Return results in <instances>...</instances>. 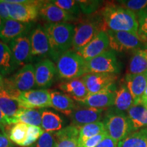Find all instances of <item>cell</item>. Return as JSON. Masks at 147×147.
<instances>
[{
	"instance_id": "obj_1",
	"label": "cell",
	"mask_w": 147,
	"mask_h": 147,
	"mask_svg": "<svg viewBox=\"0 0 147 147\" xmlns=\"http://www.w3.org/2000/svg\"><path fill=\"white\" fill-rule=\"evenodd\" d=\"M101 16L105 31L127 32L138 34L136 14L121 5H106L102 9Z\"/></svg>"
},
{
	"instance_id": "obj_2",
	"label": "cell",
	"mask_w": 147,
	"mask_h": 147,
	"mask_svg": "<svg viewBox=\"0 0 147 147\" xmlns=\"http://www.w3.org/2000/svg\"><path fill=\"white\" fill-rule=\"evenodd\" d=\"M51 47V57L57 61L72 46L75 26L70 23H46L44 25Z\"/></svg>"
},
{
	"instance_id": "obj_3",
	"label": "cell",
	"mask_w": 147,
	"mask_h": 147,
	"mask_svg": "<svg viewBox=\"0 0 147 147\" xmlns=\"http://www.w3.org/2000/svg\"><path fill=\"white\" fill-rule=\"evenodd\" d=\"M58 76L64 80H72L82 77L88 72L87 62L73 50L61 55L57 61Z\"/></svg>"
},
{
	"instance_id": "obj_4",
	"label": "cell",
	"mask_w": 147,
	"mask_h": 147,
	"mask_svg": "<svg viewBox=\"0 0 147 147\" xmlns=\"http://www.w3.org/2000/svg\"><path fill=\"white\" fill-rule=\"evenodd\" d=\"M102 30L105 31L102 16H93L79 22L75 26L71 50L78 52Z\"/></svg>"
},
{
	"instance_id": "obj_5",
	"label": "cell",
	"mask_w": 147,
	"mask_h": 147,
	"mask_svg": "<svg viewBox=\"0 0 147 147\" xmlns=\"http://www.w3.org/2000/svg\"><path fill=\"white\" fill-rule=\"evenodd\" d=\"M103 123L107 135L117 142L134 131L127 113L116 112L111 108L106 113Z\"/></svg>"
},
{
	"instance_id": "obj_6",
	"label": "cell",
	"mask_w": 147,
	"mask_h": 147,
	"mask_svg": "<svg viewBox=\"0 0 147 147\" xmlns=\"http://www.w3.org/2000/svg\"><path fill=\"white\" fill-rule=\"evenodd\" d=\"M36 86L34 67L30 63L23 66L13 75L4 79V89L9 93L28 91Z\"/></svg>"
},
{
	"instance_id": "obj_7",
	"label": "cell",
	"mask_w": 147,
	"mask_h": 147,
	"mask_svg": "<svg viewBox=\"0 0 147 147\" xmlns=\"http://www.w3.org/2000/svg\"><path fill=\"white\" fill-rule=\"evenodd\" d=\"M10 96L17 101L21 107L23 108L37 109L52 107L51 93L46 89L16 92Z\"/></svg>"
},
{
	"instance_id": "obj_8",
	"label": "cell",
	"mask_w": 147,
	"mask_h": 147,
	"mask_svg": "<svg viewBox=\"0 0 147 147\" xmlns=\"http://www.w3.org/2000/svg\"><path fill=\"white\" fill-rule=\"evenodd\" d=\"M109 38L110 49L117 52L136 51L143 46V40L138 34L127 32L106 30Z\"/></svg>"
},
{
	"instance_id": "obj_9",
	"label": "cell",
	"mask_w": 147,
	"mask_h": 147,
	"mask_svg": "<svg viewBox=\"0 0 147 147\" xmlns=\"http://www.w3.org/2000/svg\"><path fill=\"white\" fill-rule=\"evenodd\" d=\"M9 16L11 19L22 22L32 23L39 15V9L44 1H30L26 0L21 3H9L6 0Z\"/></svg>"
},
{
	"instance_id": "obj_10",
	"label": "cell",
	"mask_w": 147,
	"mask_h": 147,
	"mask_svg": "<svg viewBox=\"0 0 147 147\" xmlns=\"http://www.w3.org/2000/svg\"><path fill=\"white\" fill-rule=\"evenodd\" d=\"M88 72L117 74L120 71V66L115 51L111 49L98 56L86 61Z\"/></svg>"
},
{
	"instance_id": "obj_11",
	"label": "cell",
	"mask_w": 147,
	"mask_h": 147,
	"mask_svg": "<svg viewBox=\"0 0 147 147\" xmlns=\"http://www.w3.org/2000/svg\"><path fill=\"white\" fill-rule=\"evenodd\" d=\"M81 79L89 94H94L115 87L117 76L114 74L87 73Z\"/></svg>"
},
{
	"instance_id": "obj_12",
	"label": "cell",
	"mask_w": 147,
	"mask_h": 147,
	"mask_svg": "<svg viewBox=\"0 0 147 147\" xmlns=\"http://www.w3.org/2000/svg\"><path fill=\"white\" fill-rule=\"evenodd\" d=\"M36 86L40 88H49L52 85L58 76L57 66L52 61L45 59L34 66Z\"/></svg>"
},
{
	"instance_id": "obj_13",
	"label": "cell",
	"mask_w": 147,
	"mask_h": 147,
	"mask_svg": "<svg viewBox=\"0 0 147 147\" xmlns=\"http://www.w3.org/2000/svg\"><path fill=\"white\" fill-rule=\"evenodd\" d=\"M109 38L107 32L102 30L91 42L76 53L84 60L87 61L109 50Z\"/></svg>"
},
{
	"instance_id": "obj_14",
	"label": "cell",
	"mask_w": 147,
	"mask_h": 147,
	"mask_svg": "<svg viewBox=\"0 0 147 147\" xmlns=\"http://www.w3.org/2000/svg\"><path fill=\"white\" fill-rule=\"evenodd\" d=\"M14 59L18 66H24L32 59V46L29 36L19 37L8 44Z\"/></svg>"
},
{
	"instance_id": "obj_15",
	"label": "cell",
	"mask_w": 147,
	"mask_h": 147,
	"mask_svg": "<svg viewBox=\"0 0 147 147\" xmlns=\"http://www.w3.org/2000/svg\"><path fill=\"white\" fill-rule=\"evenodd\" d=\"M39 15L47 23H67L74 21L76 16L55 5L51 1H44L39 9Z\"/></svg>"
},
{
	"instance_id": "obj_16",
	"label": "cell",
	"mask_w": 147,
	"mask_h": 147,
	"mask_svg": "<svg viewBox=\"0 0 147 147\" xmlns=\"http://www.w3.org/2000/svg\"><path fill=\"white\" fill-rule=\"evenodd\" d=\"M32 27V23H22L10 18L3 23L0 32V40L5 44H9L19 37L27 35Z\"/></svg>"
},
{
	"instance_id": "obj_17",
	"label": "cell",
	"mask_w": 147,
	"mask_h": 147,
	"mask_svg": "<svg viewBox=\"0 0 147 147\" xmlns=\"http://www.w3.org/2000/svg\"><path fill=\"white\" fill-rule=\"evenodd\" d=\"M32 46V57L51 56V47L49 40L44 27L38 26L33 29L29 36Z\"/></svg>"
},
{
	"instance_id": "obj_18",
	"label": "cell",
	"mask_w": 147,
	"mask_h": 147,
	"mask_svg": "<svg viewBox=\"0 0 147 147\" xmlns=\"http://www.w3.org/2000/svg\"><path fill=\"white\" fill-rule=\"evenodd\" d=\"M104 110V109H99L89 106L76 107L70 115L72 125L82 127L89 123L98 122L102 118Z\"/></svg>"
},
{
	"instance_id": "obj_19",
	"label": "cell",
	"mask_w": 147,
	"mask_h": 147,
	"mask_svg": "<svg viewBox=\"0 0 147 147\" xmlns=\"http://www.w3.org/2000/svg\"><path fill=\"white\" fill-rule=\"evenodd\" d=\"M117 89L116 87L110 88L94 94H89L81 104L99 109L112 108L115 104Z\"/></svg>"
},
{
	"instance_id": "obj_20",
	"label": "cell",
	"mask_w": 147,
	"mask_h": 147,
	"mask_svg": "<svg viewBox=\"0 0 147 147\" xmlns=\"http://www.w3.org/2000/svg\"><path fill=\"white\" fill-rule=\"evenodd\" d=\"M125 83L134 100V105L141 104V97L147 87L146 74H126Z\"/></svg>"
},
{
	"instance_id": "obj_21",
	"label": "cell",
	"mask_w": 147,
	"mask_h": 147,
	"mask_svg": "<svg viewBox=\"0 0 147 147\" xmlns=\"http://www.w3.org/2000/svg\"><path fill=\"white\" fill-rule=\"evenodd\" d=\"M59 88L79 103H82L89 95L84 82L80 78L61 82Z\"/></svg>"
},
{
	"instance_id": "obj_22",
	"label": "cell",
	"mask_w": 147,
	"mask_h": 147,
	"mask_svg": "<svg viewBox=\"0 0 147 147\" xmlns=\"http://www.w3.org/2000/svg\"><path fill=\"white\" fill-rule=\"evenodd\" d=\"M17 101L10 96L4 89L0 90V109L6 117L9 125L16 124V117L21 109Z\"/></svg>"
},
{
	"instance_id": "obj_23",
	"label": "cell",
	"mask_w": 147,
	"mask_h": 147,
	"mask_svg": "<svg viewBox=\"0 0 147 147\" xmlns=\"http://www.w3.org/2000/svg\"><path fill=\"white\" fill-rule=\"evenodd\" d=\"M55 147H80L79 144V127L69 125L54 134Z\"/></svg>"
},
{
	"instance_id": "obj_24",
	"label": "cell",
	"mask_w": 147,
	"mask_h": 147,
	"mask_svg": "<svg viewBox=\"0 0 147 147\" xmlns=\"http://www.w3.org/2000/svg\"><path fill=\"white\" fill-rule=\"evenodd\" d=\"M51 99L52 107L65 115L70 116L76 108L73 99L62 92L58 91L51 92Z\"/></svg>"
},
{
	"instance_id": "obj_25",
	"label": "cell",
	"mask_w": 147,
	"mask_h": 147,
	"mask_svg": "<svg viewBox=\"0 0 147 147\" xmlns=\"http://www.w3.org/2000/svg\"><path fill=\"white\" fill-rule=\"evenodd\" d=\"M18 66L14 59L10 49L0 40V74L3 77L12 74Z\"/></svg>"
},
{
	"instance_id": "obj_26",
	"label": "cell",
	"mask_w": 147,
	"mask_h": 147,
	"mask_svg": "<svg viewBox=\"0 0 147 147\" xmlns=\"http://www.w3.org/2000/svg\"><path fill=\"white\" fill-rule=\"evenodd\" d=\"M147 72V49H138L130 58L127 74H142Z\"/></svg>"
},
{
	"instance_id": "obj_27",
	"label": "cell",
	"mask_w": 147,
	"mask_h": 147,
	"mask_svg": "<svg viewBox=\"0 0 147 147\" xmlns=\"http://www.w3.org/2000/svg\"><path fill=\"white\" fill-rule=\"evenodd\" d=\"M134 105V100L126 83H122L117 90L114 106L111 108L119 113H126Z\"/></svg>"
},
{
	"instance_id": "obj_28",
	"label": "cell",
	"mask_w": 147,
	"mask_h": 147,
	"mask_svg": "<svg viewBox=\"0 0 147 147\" xmlns=\"http://www.w3.org/2000/svg\"><path fill=\"white\" fill-rule=\"evenodd\" d=\"M134 131L147 127V107L142 105H133L127 112Z\"/></svg>"
},
{
	"instance_id": "obj_29",
	"label": "cell",
	"mask_w": 147,
	"mask_h": 147,
	"mask_svg": "<svg viewBox=\"0 0 147 147\" xmlns=\"http://www.w3.org/2000/svg\"><path fill=\"white\" fill-rule=\"evenodd\" d=\"M118 147H147V127L132 132L118 142Z\"/></svg>"
},
{
	"instance_id": "obj_30",
	"label": "cell",
	"mask_w": 147,
	"mask_h": 147,
	"mask_svg": "<svg viewBox=\"0 0 147 147\" xmlns=\"http://www.w3.org/2000/svg\"><path fill=\"white\" fill-rule=\"evenodd\" d=\"M63 120L58 114L45 110L42 112V127L46 132L60 131L62 129Z\"/></svg>"
},
{
	"instance_id": "obj_31",
	"label": "cell",
	"mask_w": 147,
	"mask_h": 147,
	"mask_svg": "<svg viewBox=\"0 0 147 147\" xmlns=\"http://www.w3.org/2000/svg\"><path fill=\"white\" fill-rule=\"evenodd\" d=\"M23 123L28 125H42V113L36 109L22 108L16 117V123Z\"/></svg>"
},
{
	"instance_id": "obj_32",
	"label": "cell",
	"mask_w": 147,
	"mask_h": 147,
	"mask_svg": "<svg viewBox=\"0 0 147 147\" xmlns=\"http://www.w3.org/2000/svg\"><path fill=\"white\" fill-rule=\"evenodd\" d=\"M105 131L104 125L103 123V122H101V121L85 125L82 127H79L78 140L80 147L88 139Z\"/></svg>"
},
{
	"instance_id": "obj_33",
	"label": "cell",
	"mask_w": 147,
	"mask_h": 147,
	"mask_svg": "<svg viewBox=\"0 0 147 147\" xmlns=\"http://www.w3.org/2000/svg\"><path fill=\"white\" fill-rule=\"evenodd\" d=\"M28 125L18 123L14 125V126L10 129L9 133V138L14 144L22 146L27 138Z\"/></svg>"
},
{
	"instance_id": "obj_34",
	"label": "cell",
	"mask_w": 147,
	"mask_h": 147,
	"mask_svg": "<svg viewBox=\"0 0 147 147\" xmlns=\"http://www.w3.org/2000/svg\"><path fill=\"white\" fill-rule=\"evenodd\" d=\"M55 5L60 8L62 10L72 14V15H78L80 13V8L79 6L78 1L74 0H55L52 1Z\"/></svg>"
},
{
	"instance_id": "obj_35",
	"label": "cell",
	"mask_w": 147,
	"mask_h": 147,
	"mask_svg": "<svg viewBox=\"0 0 147 147\" xmlns=\"http://www.w3.org/2000/svg\"><path fill=\"white\" fill-rule=\"evenodd\" d=\"M44 133H45V131L40 127L28 125L27 138L22 146L27 147L32 146L34 142L38 140V139L42 136Z\"/></svg>"
},
{
	"instance_id": "obj_36",
	"label": "cell",
	"mask_w": 147,
	"mask_h": 147,
	"mask_svg": "<svg viewBox=\"0 0 147 147\" xmlns=\"http://www.w3.org/2000/svg\"><path fill=\"white\" fill-rule=\"evenodd\" d=\"M119 5L134 12H140L147 8V0H123L119 1Z\"/></svg>"
},
{
	"instance_id": "obj_37",
	"label": "cell",
	"mask_w": 147,
	"mask_h": 147,
	"mask_svg": "<svg viewBox=\"0 0 147 147\" xmlns=\"http://www.w3.org/2000/svg\"><path fill=\"white\" fill-rule=\"evenodd\" d=\"M138 21V35L145 41L147 40V8L136 13Z\"/></svg>"
},
{
	"instance_id": "obj_38",
	"label": "cell",
	"mask_w": 147,
	"mask_h": 147,
	"mask_svg": "<svg viewBox=\"0 0 147 147\" xmlns=\"http://www.w3.org/2000/svg\"><path fill=\"white\" fill-rule=\"evenodd\" d=\"M56 140L55 134L51 132H45L33 147H55Z\"/></svg>"
},
{
	"instance_id": "obj_39",
	"label": "cell",
	"mask_w": 147,
	"mask_h": 147,
	"mask_svg": "<svg viewBox=\"0 0 147 147\" xmlns=\"http://www.w3.org/2000/svg\"><path fill=\"white\" fill-rule=\"evenodd\" d=\"M102 1H78L80 10L85 14H90L98 9Z\"/></svg>"
},
{
	"instance_id": "obj_40",
	"label": "cell",
	"mask_w": 147,
	"mask_h": 147,
	"mask_svg": "<svg viewBox=\"0 0 147 147\" xmlns=\"http://www.w3.org/2000/svg\"><path fill=\"white\" fill-rule=\"evenodd\" d=\"M106 136H107V134H106V131L98 134L97 136H95L86 140L82 144L81 147H96Z\"/></svg>"
},
{
	"instance_id": "obj_41",
	"label": "cell",
	"mask_w": 147,
	"mask_h": 147,
	"mask_svg": "<svg viewBox=\"0 0 147 147\" xmlns=\"http://www.w3.org/2000/svg\"><path fill=\"white\" fill-rule=\"evenodd\" d=\"M0 17L3 23L10 18L7 3L4 0H0Z\"/></svg>"
},
{
	"instance_id": "obj_42",
	"label": "cell",
	"mask_w": 147,
	"mask_h": 147,
	"mask_svg": "<svg viewBox=\"0 0 147 147\" xmlns=\"http://www.w3.org/2000/svg\"><path fill=\"white\" fill-rule=\"evenodd\" d=\"M96 147H118V142L107 135Z\"/></svg>"
},
{
	"instance_id": "obj_43",
	"label": "cell",
	"mask_w": 147,
	"mask_h": 147,
	"mask_svg": "<svg viewBox=\"0 0 147 147\" xmlns=\"http://www.w3.org/2000/svg\"><path fill=\"white\" fill-rule=\"evenodd\" d=\"M0 147H13L10 138L5 132L0 133Z\"/></svg>"
},
{
	"instance_id": "obj_44",
	"label": "cell",
	"mask_w": 147,
	"mask_h": 147,
	"mask_svg": "<svg viewBox=\"0 0 147 147\" xmlns=\"http://www.w3.org/2000/svg\"><path fill=\"white\" fill-rule=\"evenodd\" d=\"M8 125H10L8 123L6 117L0 109V130L2 132H5V127Z\"/></svg>"
},
{
	"instance_id": "obj_45",
	"label": "cell",
	"mask_w": 147,
	"mask_h": 147,
	"mask_svg": "<svg viewBox=\"0 0 147 147\" xmlns=\"http://www.w3.org/2000/svg\"><path fill=\"white\" fill-rule=\"evenodd\" d=\"M140 104H142V105L147 107V87L146 88V89H145L144 93H143L142 97H141Z\"/></svg>"
},
{
	"instance_id": "obj_46",
	"label": "cell",
	"mask_w": 147,
	"mask_h": 147,
	"mask_svg": "<svg viewBox=\"0 0 147 147\" xmlns=\"http://www.w3.org/2000/svg\"><path fill=\"white\" fill-rule=\"evenodd\" d=\"M4 89V79L0 74V90Z\"/></svg>"
},
{
	"instance_id": "obj_47",
	"label": "cell",
	"mask_w": 147,
	"mask_h": 147,
	"mask_svg": "<svg viewBox=\"0 0 147 147\" xmlns=\"http://www.w3.org/2000/svg\"><path fill=\"white\" fill-rule=\"evenodd\" d=\"M3 22L2 20H1V17H0V32H1V29H2V27H3Z\"/></svg>"
},
{
	"instance_id": "obj_48",
	"label": "cell",
	"mask_w": 147,
	"mask_h": 147,
	"mask_svg": "<svg viewBox=\"0 0 147 147\" xmlns=\"http://www.w3.org/2000/svg\"><path fill=\"white\" fill-rule=\"evenodd\" d=\"M146 76H147V72H146Z\"/></svg>"
}]
</instances>
